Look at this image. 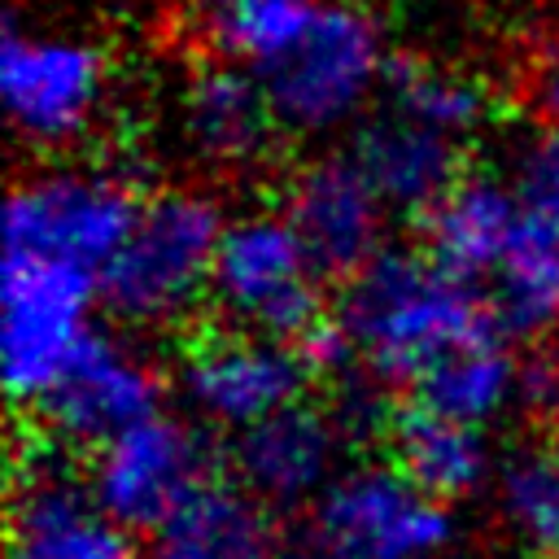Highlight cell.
<instances>
[{
    "label": "cell",
    "instance_id": "cell-26",
    "mask_svg": "<svg viewBox=\"0 0 559 559\" xmlns=\"http://www.w3.org/2000/svg\"><path fill=\"white\" fill-rule=\"evenodd\" d=\"M520 183L533 192H550L559 197V127H550L520 162Z\"/></svg>",
    "mask_w": 559,
    "mask_h": 559
},
{
    "label": "cell",
    "instance_id": "cell-21",
    "mask_svg": "<svg viewBox=\"0 0 559 559\" xmlns=\"http://www.w3.org/2000/svg\"><path fill=\"white\" fill-rule=\"evenodd\" d=\"M419 402L467 424H493L498 415L520 406V358L511 354L502 332L485 323L424 371Z\"/></svg>",
    "mask_w": 559,
    "mask_h": 559
},
{
    "label": "cell",
    "instance_id": "cell-3",
    "mask_svg": "<svg viewBox=\"0 0 559 559\" xmlns=\"http://www.w3.org/2000/svg\"><path fill=\"white\" fill-rule=\"evenodd\" d=\"M380 22L349 0H319L301 39L258 79L271 109L293 135H332L358 122L371 96L389 83Z\"/></svg>",
    "mask_w": 559,
    "mask_h": 559
},
{
    "label": "cell",
    "instance_id": "cell-27",
    "mask_svg": "<svg viewBox=\"0 0 559 559\" xmlns=\"http://www.w3.org/2000/svg\"><path fill=\"white\" fill-rule=\"evenodd\" d=\"M528 100H533V109H537L550 127H559V52L546 57V61L533 70V79H528Z\"/></svg>",
    "mask_w": 559,
    "mask_h": 559
},
{
    "label": "cell",
    "instance_id": "cell-17",
    "mask_svg": "<svg viewBox=\"0 0 559 559\" xmlns=\"http://www.w3.org/2000/svg\"><path fill=\"white\" fill-rule=\"evenodd\" d=\"M354 157L362 162L367 179L389 201V210L428 214L463 179L459 140L424 127L402 109L371 118L354 140Z\"/></svg>",
    "mask_w": 559,
    "mask_h": 559
},
{
    "label": "cell",
    "instance_id": "cell-25",
    "mask_svg": "<svg viewBox=\"0 0 559 559\" xmlns=\"http://www.w3.org/2000/svg\"><path fill=\"white\" fill-rule=\"evenodd\" d=\"M520 406L542 424H559V349H537L520 362Z\"/></svg>",
    "mask_w": 559,
    "mask_h": 559
},
{
    "label": "cell",
    "instance_id": "cell-19",
    "mask_svg": "<svg viewBox=\"0 0 559 559\" xmlns=\"http://www.w3.org/2000/svg\"><path fill=\"white\" fill-rule=\"evenodd\" d=\"M524 205V188L498 175H463L428 214V253L441 258L463 280H485L498 262L515 218Z\"/></svg>",
    "mask_w": 559,
    "mask_h": 559
},
{
    "label": "cell",
    "instance_id": "cell-4",
    "mask_svg": "<svg viewBox=\"0 0 559 559\" xmlns=\"http://www.w3.org/2000/svg\"><path fill=\"white\" fill-rule=\"evenodd\" d=\"M210 301L231 328L301 341L323 323V266L288 214L249 210L223 227Z\"/></svg>",
    "mask_w": 559,
    "mask_h": 559
},
{
    "label": "cell",
    "instance_id": "cell-23",
    "mask_svg": "<svg viewBox=\"0 0 559 559\" xmlns=\"http://www.w3.org/2000/svg\"><path fill=\"white\" fill-rule=\"evenodd\" d=\"M493 507L520 546L559 555V432L537 437L498 463Z\"/></svg>",
    "mask_w": 559,
    "mask_h": 559
},
{
    "label": "cell",
    "instance_id": "cell-28",
    "mask_svg": "<svg viewBox=\"0 0 559 559\" xmlns=\"http://www.w3.org/2000/svg\"><path fill=\"white\" fill-rule=\"evenodd\" d=\"M314 559H341V555H328V550H323V555H314Z\"/></svg>",
    "mask_w": 559,
    "mask_h": 559
},
{
    "label": "cell",
    "instance_id": "cell-11",
    "mask_svg": "<svg viewBox=\"0 0 559 559\" xmlns=\"http://www.w3.org/2000/svg\"><path fill=\"white\" fill-rule=\"evenodd\" d=\"M4 559H140L118 524L57 450H26L13 472Z\"/></svg>",
    "mask_w": 559,
    "mask_h": 559
},
{
    "label": "cell",
    "instance_id": "cell-12",
    "mask_svg": "<svg viewBox=\"0 0 559 559\" xmlns=\"http://www.w3.org/2000/svg\"><path fill=\"white\" fill-rule=\"evenodd\" d=\"M349 428L336 411L293 402L262 424L236 432L231 463L240 489L262 507H314L323 489L341 476V450Z\"/></svg>",
    "mask_w": 559,
    "mask_h": 559
},
{
    "label": "cell",
    "instance_id": "cell-8",
    "mask_svg": "<svg viewBox=\"0 0 559 559\" xmlns=\"http://www.w3.org/2000/svg\"><path fill=\"white\" fill-rule=\"evenodd\" d=\"M310 358L297 341L227 328L192 341L175 367V389L197 424L245 432L266 415L301 402Z\"/></svg>",
    "mask_w": 559,
    "mask_h": 559
},
{
    "label": "cell",
    "instance_id": "cell-22",
    "mask_svg": "<svg viewBox=\"0 0 559 559\" xmlns=\"http://www.w3.org/2000/svg\"><path fill=\"white\" fill-rule=\"evenodd\" d=\"M319 0H192V26L205 48L262 74L310 26Z\"/></svg>",
    "mask_w": 559,
    "mask_h": 559
},
{
    "label": "cell",
    "instance_id": "cell-6",
    "mask_svg": "<svg viewBox=\"0 0 559 559\" xmlns=\"http://www.w3.org/2000/svg\"><path fill=\"white\" fill-rule=\"evenodd\" d=\"M140 214L135 183L114 166H48L4 201V249L57 258L100 275Z\"/></svg>",
    "mask_w": 559,
    "mask_h": 559
},
{
    "label": "cell",
    "instance_id": "cell-13",
    "mask_svg": "<svg viewBox=\"0 0 559 559\" xmlns=\"http://www.w3.org/2000/svg\"><path fill=\"white\" fill-rule=\"evenodd\" d=\"M284 214L323 271L354 275L384 249L389 201L376 192L354 153H323L306 162L288 179Z\"/></svg>",
    "mask_w": 559,
    "mask_h": 559
},
{
    "label": "cell",
    "instance_id": "cell-24",
    "mask_svg": "<svg viewBox=\"0 0 559 559\" xmlns=\"http://www.w3.org/2000/svg\"><path fill=\"white\" fill-rule=\"evenodd\" d=\"M384 87H389L393 109L419 118L424 127L450 140H467L489 114V96L476 79H467L463 70L432 66V61H393Z\"/></svg>",
    "mask_w": 559,
    "mask_h": 559
},
{
    "label": "cell",
    "instance_id": "cell-16",
    "mask_svg": "<svg viewBox=\"0 0 559 559\" xmlns=\"http://www.w3.org/2000/svg\"><path fill=\"white\" fill-rule=\"evenodd\" d=\"M485 284L502 332L524 341L559 336V197L524 188L520 218Z\"/></svg>",
    "mask_w": 559,
    "mask_h": 559
},
{
    "label": "cell",
    "instance_id": "cell-5",
    "mask_svg": "<svg viewBox=\"0 0 559 559\" xmlns=\"http://www.w3.org/2000/svg\"><path fill=\"white\" fill-rule=\"evenodd\" d=\"M96 275L57 258L4 249L0 271V362L17 402H44L96 336Z\"/></svg>",
    "mask_w": 559,
    "mask_h": 559
},
{
    "label": "cell",
    "instance_id": "cell-1",
    "mask_svg": "<svg viewBox=\"0 0 559 559\" xmlns=\"http://www.w3.org/2000/svg\"><path fill=\"white\" fill-rule=\"evenodd\" d=\"M336 323L371 380L419 384L441 354L485 328V314L472 280L441 258L384 245L349 275Z\"/></svg>",
    "mask_w": 559,
    "mask_h": 559
},
{
    "label": "cell",
    "instance_id": "cell-18",
    "mask_svg": "<svg viewBox=\"0 0 559 559\" xmlns=\"http://www.w3.org/2000/svg\"><path fill=\"white\" fill-rule=\"evenodd\" d=\"M393 463L432 498L441 502H467L476 498L493 476V445L485 437V424L454 419L428 402L402 411L389 428Z\"/></svg>",
    "mask_w": 559,
    "mask_h": 559
},
{
    "label": "cell",
    "instance_id": "cell-14",
    "mask_svg": "<svg viewBox=\"0 0 559 559\" xmlns=\"http://www.w3.org/2000/svg\"><path fill=\"white\" fill-rule=\"evenodd\" d=\"M39 411L61 441L96 450L162 411V380L144 354L96 332L39 402Z\"/></svg>",
    "mask_w": 559,
    "mask_h": 559
},
{
    "label": "cell",
    "instance_id": "cell-7",
    "mask_svg": "<svg viewBox=\"0 0 559 559\" xmlns=\"http://www.w3.org/2000/svg\"><path fill=\"white\" fill-rule=\"evenodd\" d=\"M314 537L341 559H441L454 542V515L397 463H358L341 467L314 502Z\"/></svg>",
    "mask_w": 559,
    "mask_h": 559
},
{
    "label": "cell",
    "instance_id": "cell-10",
    "mask_svg": "<svg viewBox=\"0 0 559 559\" xmlns=\"http://www.w3.org/2000/svg\"><path fill=\"white\" fill-rule=\"evenodd\" d=\"M205 472L210 454L201 432L188 419L157 411L96 445L87 485L118 524H127L131 533H157L197 489L210 485Z\"/></svg>",
    "mask_w": 559,
    "mask_h": 559
},
{
    "label": "cell",
    "instance_id": "cell-20",
    "mask_svg": "<svg viewBox=\"0 0 559 559\" xmlns=\"http://www.w3.org/2000/svg\"><path fill=\"white\" fill-rule=\"evenodd\" d=\"M157 559H275V528L249 489L205 485L157 528Z\"/></svg>",
    "mask_w": 559,
    "mask_h": 559
},
{
    "label": "cell",
    "instance_id": "cell-9",
    "mask_svg": "<svg viewBox=\"0 0 559 559\" xmlns=\"http://www.w3.org/2000/svg\"><path fill=\"white\" fill-rule=\"evenodd\" d=\"M0 100L26 144L66 148L105 109V57L79 35L13 26L0 48Z\"/></svg>",
    "mask_w": 559,
    "mask_h": 559
},
{
    "label": "cell",
    "instance_id": "cell-15",
    "mask_svg": "<svg viewBox=\"0 0 559 559\" xmlns=\"http://www.w3.org/2000/svg\"><path fill=\"white\" fill-rule=\"evenodd\" d=\"M280 118L262 79L236 61H210L179 87V135L214 170H249L271 153Z\"/></svg>",
    "mask_w": 559,
    "mask_h": 559
},
{
    "label": "cell",
    "instance_id": "cell-2",
    "mask_svg": "<svg viewBox=\"0 0 559 559\" xmlns=\"http://www.w3.org/2000/svg\"><path fill=\"white\" fill-rule=\"evenodd\" d=\"M223 227V205L201 188H166L140 201L131 231L96 275L105 310L131 328L188 319L210 297Z\"/></svg>",
    "mask_w": 559,
    "mask_h": 559
}]
</instances>
